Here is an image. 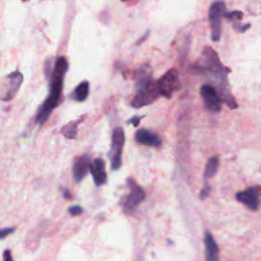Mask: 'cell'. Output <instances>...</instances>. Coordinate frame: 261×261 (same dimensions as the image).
Listing matches in <instances>:
<instances>
[{"mask_svg": "<svg viewBox=\"0 0 261 261\" xmlns=\"http://www.w3.org/2000/svg\"><path fill=\"white\" fill-rule=\"evenodd\" d=\"M238 201L245 204L250 209L256 210L259 207V198L258 192L255 188H249L244 192H240L236 195Z\"/></svg>", "mask_w": 261, "mask_h": 261, "instance_id": "7c38bea8", "label": "cell"}, {"mask_svg": "<svg viewBox=\"0 0 261 261\" xmlns=\"http://www.w3.org/2000/svg\"><path fill=\"white\" fill-rule=\"evenodd\" d=\"M62 194H63V197L66 200H69L72 198V195H71V192H69V190L66 189V188H63L62 189Z\"/></svg>", "mask_w": 261, "mask_h": 261, "instance_id": "603a6c76", "label": "cell"}, {"mask_svg": "<svg viewBox=\"0 0 261 261\" xmlns=\"http://www.w3.org/2000/svg\"><path fill=\"white\" fill-rule=\"evenodd\" d=\"M140 120H141V117H139V116H134V117H132V118H130V119L129 120V124L132 123L135 127H137V126L140 124Z\"/></svg>", "mask_w": 261, "mask_h": 261, "instance_id": "d4e9b609", "label": "cell"}, {"mask_svg": "<svg viewBox=\"0 0 261 261\" xmlns=\"http://www.w3.org/2000/svg\"><path fill=\"white\" fill-rule=\"evenodd\" d=\"M209 193H210V187H209V186L204 187V188L201 190V193H200V198H201L202 200L206 199L207 196L209 195Z\"/></svg>", "mask_w": 261, "mask_h": 261, "instance_id": "44dd1931", "label": "cell"}, {"mask_svg": "<svg viewBox=\"0 0 261 261\" xmlns=\"http://www.w3.org/2000/svg\"><path fill=\"white\" fill-rule=\"evenodd\" d=\"M200 93L204 100L205 106L210 112L218 113L222 108V99L218 96L216 90L212 85H203L200 89Z\"/></svg>", "mask_w": 261, "mask_h": 261, "instance_id": "ba28073f", "label": "cell"}, {"mask_svg": "<svg viewBox=\"0 0 261 261\" xmlns=\"http://www.w3.org/2000/svg\"><path fill=\"white\" fill-rule=\"evenodd\" d=\"M90 173L92 175L94 184L97 187L103 186L107 180V174L105 168V163L101 158H96L91 163Z\"/></svg>", "mask_w": 261, "mask_h": 261, "instance_id": "30bf717a", "label": "cell"}, {"mask_svg": "<svg viewBox=\"0 0 261 261\" xmlns=\"http://www.w3.org/2000/svg\"><path fill=\"white\" fill-rule=\"evenodd\" d=\"M84 118H79L73 122H69L62 129V133L66 139H76L78 135V126L81 124Z\"/></svg>", "mask_w": 261, "mask_h": 261, "instance_id": "2e32d148", "label": "cell"}, {"mask_svg": "<svg viewBox=\"0 0 261 261\" xmlns=\"http://www.w3.org/2000/svg\"><path fill=\"white\" fill-rule=\"evenodd\" d=\"M23 1H27V0H23Z\"/></svg>", "mask_w": 261, "mask_h": 261, "instance_id": "83f0119b", "label": "cell"}, {"mask_svg": "<svg viewBox=\"0 0 261 261\" xmlns=\"http://www.w3.org/2000/svg\"><path fill=\"white\" fill-rule=\"evenodd\" d=\"M91 160H90L89 155L83 154L78 156L73 164V175L74 179L77 183L82 182L86 178L87 174L90 172V166H91Z\"/></svg>", "mask_w": 261, "mask_h": 261, "instance_id": "9c48e42d", "label": "cell"}, {"mask_svg": "<svg viewBox=\"0 0 261 261\" xmlns=\"http://www.w3.org/2000/svg\"><path fill=\"white\" fill-rule=\"evenodd\" d=\"M68 212L73 216H80L84 213V208L80 205H73L68 208Z\"/></svg>", "mask_w": 261, "mask_h": 261, "instance_id": "d6986e66", "label": "cell"}, {"mask_svg": "<svg viewBox=\"0 0 261 261\" xmlns=\"http://www.w3.org/2000/svg\"><path fill=\"white\" fill-rule=\"evenodd\" d=\"M128 185L130 192L123 198L122 207L126 213H130L144 201L146 194L143 188L140 187L133 179H128Z\"/></svg>", "mask_w": 261, "mask_h": 261, "instance_id": "3957f363", "label": "cell"}, {"mask_svg": "<svg viewBox=\"0 0 261 261\" xmlns=\"http://www.w3.org/2000/svg\"><path fill=\"white\" fill-rule=\"evenodd\" d=\"M90 92V85L88 81H83L82 83H80L73 93V98L74 100L78 102H84L85 100L88 98Z\"/></svg>", "mask_w": 261, "mask_h": 261, "instance_id": "9a60e30c", "label": "cell"}, {"mask_svg": "<svg viewBox=\"0 0 261 261\" xmlns=\"http://www.w3.org/2000/svg\"><path fill=\"white\" fill-rule=\"evenodd\" d=\"M16 230V228H3L0 229V240H2L9 235H12Z\"/></svg>", "mask_w": 261, "mask_h": 261, "instance_id": "ffe728a7", "label": "cell"}, {"mask_svg": "<svg viewBox=\"0 0 261 261\" xmlns=\"http://www.w3.org/2000/svg\"><path fill=\"white\" fill-rule=\"evenodd\" d=\"M113 143L110 149L109 157L112 160V168L118 170L123 163V150L126 143L125 132L122 128H115L113 132Z\"/></svg>", "mask_w": 261, "mask_h": 261, "instance_id": "277c9868", "label": "cell"}, {"mask_svg": "<svg viewBox=\"0 0 261 261\" xmlns=\"http://www.w3.org/2000/svg\"><path fill=\"white\" fill-rule=\"evenodd\" d=\"M135 139L139 144L145 146L159 147L162 145V139L158 137V135L146 129H141L137 130L135 134Z\"/></svg>", "mask_w": 261, "mask_h": 261, "instance_id": "8fae6325", "label": "cell"}, {"mask_svg": "<svg viewBox=\"0 0 261 261\" xmlns=\"http://www.w3.org/2000/svg\"><path fill=\"white\" fill-rule=\"evenodd\" d=\"M152 80V67L149 65L140 66L135 74V85L136 88L142 87Z\"/></svg>", "mask_w": 261, "mask_h": 261, "instance_id": "5bb4252c", "label": "cell"}, {"mask_svg": "<svg viewBox=\"0 0 261 261\" xmlns=\"http://www.w3.org/2000/svg\"><path fill=\"white\" fill-rule=\"evenodd\" d=\"M160 96L157 81L152 79L146 85L136 88V94L130 102V105L135 108H141L143 106L153 103Z\"/></svg>", "mask_w": 261, "mask_h": 261, "instance_id": "7a4b0ae2", "label": "cell"}, {"mask_svg": "<svg viewBox=\"0 0 261 261\" xmlns=\"http://www.w3.org/2000/svg\"><path fill=\"white\" fill-rule=\"evenodd\" d=\"M23 80H24L23 74L18 71L11 73L6 77L5 90L1 98L3 101L8 102L16 97L19 88H21L23 84Z\"/></svg>", "mask_w": 261, "mask_h": 261, "instance_id": "52a82bcc", "label": "cell"}, {"mask_svg": "<svg viewBox=\"0 0 261 261\" xmlns=\"http://www.w3.org/2000/svg\"><path fill=\"white\" fill-rule=\"evenodd\" d=\"M259 191H260V195H261V188H260V189H259Z\"/></svg>", "mask_w": 261, "mask_h": 261, "instance_id": "4316f807", "label": "cell"}, {"mask_svg": "<svg viewBox=\"0 0 261 261\" xmlns=\"http://www.w3.org/2000/svg\"><path fill=\"white\" fill-rule=\"evenodd\" d=\"M122 1H130V0H122Z\"/></svg>", "mask_w": 261, "mask_h": 261, "instance_id": "484cf974", "label": "cell"}, {"mask_svg": "<svg viewBox=\"0 0 261 261\" xmlns=\"http://www.w3.org/2000/svg\"><path fill=\"white\" fill-rule=\"evenodd\" d=\"M224 16H226L228 19L232 22H239L243 18V13L239 11H234V12H228L225 13Z\"/></svg>", "mask_w": 261, "mask_h": 261, "instance_id": "ac0fdd59", "label": "cell"}, {"mask_svg": "<svg viewBox=\"0 0 261 261\" xmlns=\"http://www.w3.org/2000/svg\"><path fill=\"white\" fill-rule=\"evenodd\" d=\"M67 69L68 63L66 58L63 56L58 57L56 59L52 72L50 74L49 94L44 103L39 108V112L36 116V122L40 127L43 126L47 122V119L51 115L53 110L60 103L64 89V81Z\"/></svg>", "mask_w": 261, "mask_h": 261, "instance_id": "6da1fadb", "label": "cell"}, {"mask_svg": "<svg viewBox=\"0 0 261 261\" xmlns=\"http://www.w3.org/2000/svg\"><path fill=\"white\" fill-rule=\"evenodd\" d=\"M250 28H251V25L250 24H247V25L242 26V27H237V28H235V30H236V31L238 30V31L240 33H245L247 31V30H249Z\"/></svg>", "mask_w": 261, "mask_h": 261, "instance_id": "cb8c5ba5", "label": "cell"}, {"mask_svg": "<svg viewBox=\"0 0 261 261\" xmlns=\"http://www.w3.org/2000/svg\"><path fill=\"white\" fill-rule=\"evenodd\" d=\"M3 261H14L11 250H5L3 252Z\"/></svg>", "mask_w": 261, "mask_h": 261, "instance_id": "7402d4cb", "label": "cell"}, {"mask_svg": "<svg viewBox=\"0 0 261 261\" xmlns=\"http://www.w3.org/2000/svg\"><path fill=\"white\" fill-rule=\"evenodd\" d=\"M158 89L160 96H163L167 99L172 98L175 92L180 89V81L179 78V73L176 68H172L167 71L158 81Z\"/></svg>", "mask_w": 261, "mask_h": 261, "instance_id": "5b68a950", "label": "cell"}, {"mask_svg": "<svg viewBox=\"0 0 261 261\" xmlns=\"http://www.w3.org/2000/svg\"><path fill=\"white\" fill-rule=\"evenodd\" d=\"M226 12V5L223 1L214 2L209 9V23L212 29V41L217 42L222 35V17Z\"/></svg>", "mask_w": 261, "mask_h": 261, "instance_id": "8992f818", "label": "cell"}, {"mask_svg": "<svg viewBox=\"0 0 261 261\" xmlns=\"http://www.w3.org/2000/svg\"><path fill=\"white\" fill-rule=\"evenodd\" d=\"M219 166V159L216 156H213L208 160V163L206 164L205 167V172H204V177L205 179H210L214 177V175L216 174L217 169Z\"/></svg>", "mask_w": 261, "mask_h": 261, "instance_id": "e0dca14e", "label": "cell"}, {"mask_svg": "<svg viewBox=\"0 0 261 261\" xmlns=\"http://www.w3.org/2000/svg\"><path fill=\"white\" fill-rule=\"evenodd\" d=\"M204 244H205V248H206V251H205L206 261H219V259H218V253H219L218 246L210 233L205 234Z\"/></svg>", "mask_w": 261, "mask_h": 261, "instance_id": "4fadbf2b", "label": "cell"}]
</instances>
